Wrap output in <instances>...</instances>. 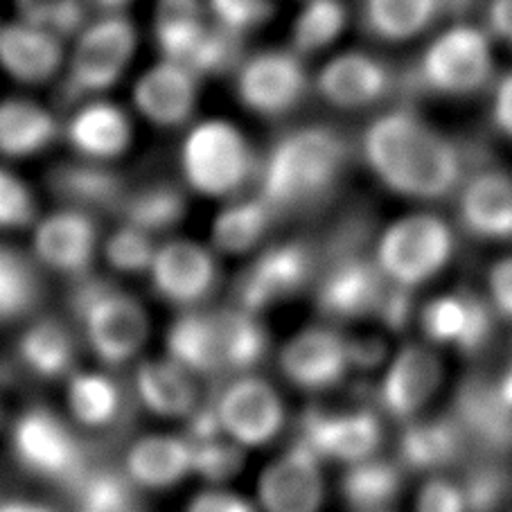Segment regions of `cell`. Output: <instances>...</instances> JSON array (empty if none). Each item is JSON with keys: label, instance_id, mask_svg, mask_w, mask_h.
<instances>
[{"label": "cell", "instance_id": "obj_28", "mask_svg": "<svg viewBox=\"0 0 512 512\" xmlns=\"http://www.w3.org/2000/svg\"><path fill=\"white\" fill-rule=\"evenodd\" d=\"M16 357L30 375L41 379H66L75 373L77 346L70 330L57 319H32L23 330Z\"/></svg>", "mask_w": 512, "mask_h": 512}, {"label": "cell", "instance_id": "obj_12", "mask_svg": "<svg viewBox=\"0 0 512 512\" xmlns=\"http://www.w3.org/2000/svg\"><path fill=\"white\" fill-rule=\"evenodd\" d=\"M147 273L158 296L167 303L192 310L213 294L219 267L208 246L192 240H170L158 244Z\"/></svg>", "mask_w": 512, "mask_h": 512}, {"label": "cell", "instance_id": "obj_39", "mask_svg": "<svg viewBox=\"0 0 512 512\" xmlns=\"http://www.w3.org/2000/svg\"><path fill=\"white\" fill-rule=\"evenodd\" d=\"M443 0H366L364 19L379 39L406 41L436 19Z\"/></svg>", "mask_w": 512, "mask_h": 512}, {"label": "cell", "instance_id": "obj_14", "mask_svg": "<svg viewBox=\"0 0 512 512\" xmlns=\"http://www.w3.org/2000/svg\"><path fill=\"white\" fill-rule=\"evenodd\" d=\"M323 492L321 458L300 440L264 467L258 481V501L264 512H319Z\"/></svg>", "mask_w": 512, "mask_h": 512}, {"label": "cell", "instance_id": "obj_31", "mask_svg": "<svg viewBox=\"0 0 512 512\" xmlns=\"http://www.w3.org/2000/svg\"><path fill=\"white\" fill-rule=\"evenodd\" d=\"M276 217V210L260 194L231 201L226 208L219 210L213 222L210 237H213L215 251L228 255L253 251L269 233Z\"/></svg>", "mask_w": 512, "mask_h": 512}, {"label": "cell", "instance_id": "obj_34", "mask_svg": "<svg viewBox=\"0 0 512 512\" xmlns=\"http://www.w3.org/2000/svg\"><path fill=\"white\" fill-rule=\"evenodd\" d=\"M208 30L201 0H158L154 12V37L165 59L188 64L192 52Z\"/></svg>", "mask_w": 512, "mask_h": 512}, {"label": "cell", "instance_id": "obj_10", "mask_svg": "<svg viewBox=\"0 0 512 512\" xmlns=\"http://www.w3.org/2000/svg\"><path fill=\"white\" fill-rule=\"evenodd\" d=\"M314 269V251L305 242L273 244L242 271L235 285V305L262 314L300 294L312 282Z\"/></svg>", "mask_w": 512, "mask_h": 512}, {"label": "cell", "instance_id": "obj_18", "mask_svg": "<svg viewBox=\"0 0 512 512\" xmlns=\"http://www.w3.org/2000/svg\"><path fill=\"white\" fill-rule=\"evenodd\" d=\"M199 75L174 59H161L138 77L134 104L156 127L185 125L199 102Z\"/></svg>", "mask_w": 512, "mask_h": 512}, {"label": "cell", "instance_id": "obj_19", "mask_svg": "<svg viewBox=\"0 0 512 512\" xmlns=\"http://www.w3.org/2000/svg\"><path fill=\"white\" fill-rule=\"evenodd\" d=\"M440 379H443V366L434 352L409 343L386 368L382 384L377 388V400L388 416L409 420L434 397Z\"/></svg>", "mask_w": 512, "mask_h": 512}, {"label": "cell", "instance_id": "obj_40", "mask_svg": "<svg viewBox=\"0 0 512 512\" xmlns=\"http://www.w3.org/2000/svg\"><path fill=\"white\" fill-rule=\"evenodd\" d=\"M348 12L341 0H305L291 28V50L303 55H314L332 46L346 28Z\"/></svg>", "mask_w": 512, "mask_h": 512}, {"label": "cell", "instance_id": "obj_51", "mask_svg": "<svg viewBox=\"0 0 512 512\" xmlns=\"http://www.w3.org/2000/svg\"><path fill=\"white\" fill-rule=\"evenodd\" d=\"M492 118L501 134L512 138V73L503 77L497 86V91H494Z\"/></svg>", "mask_w": 512, "mask_h": 512}, {"label": "cell", "instance_id": "obj_46", "mask_svg": "<svg viewBox=\"0 0 512 512\" xmlns=\"http://www.w3.org/2000/svg\"><path fill=\"white\" fill-rule=\"evenodd\" d=\"M510 479L501 467L481 465L474 470L463 485L467 510L470 512H492L506 497Z\"/></svg>", "mask_w": 512, "mask_h": 512}, {"label": "cell", "instance_id": "obj_37", "mask_svg": "<svg viewBox=\"0 0 512 512\" xmlns=\"http://www.w3.org/2000/svg\"><path fill=\"white\" fill-rule=\"evenodd\" d=\"M402 488L400 465L368 456L350 463L341 479V492L348 506L357 512H382Z\"/></svg>", "mask_w": 512, "mask_h": 512}, {"label": "cell", "instance_id": "obj_52", "mask_svg": "<svg viewBox=\"0 0 512 512\" xmlns=\"http://www.w3.org/2000/svg\"><path fill=\"white\" fill-rule=\"evenodd\" d=\"M488 23L499 39L512 46V0H490Z\"/></svg>", "mask_w": 512, "mask_h": 512}, {"label": "cell", "instance_id": "obj_26", "mask_svg": "<svg viewBox=\"0 0 512 512\" xmlns=\"http://www.w3.org/2000/svg\"><path fill=\"white\" fill-rule=\"evenodd\" d=\"M197 375L172 357L147 359L136 368L134 388L145 409L161 418L188 420L201 406Z\"/></svg>", "mask_w": 512, "mask_h": 512}, {"label": "cell", "instance_id": "obj_24", "mask_svg": "<svg viewBox=\"0 0 512 512\" xmlns=\"http://www.w3.org/2000/svg\"><path fill=\"white\" fill-rule=\"evenodd\" d=\"M125 474L143 490H167L194 474L192 449L183 434H149L138 438L125 456Z\"/></svg>", "mask_w": 512, "mask_h": 512}, {"label": "cell", "instance_id": "obj_49", "mask_svg": "<svg viewBox=\"0 0 512 512\" xmlns=\"http://www.w3.org/2000/svg\"><path fill=\"white\" fill-rule=\"evenodd\" d=\"M411 291L413 289L393 285V282L388 285L386 294L382 298V305H379V310H377V316L391 330H402L404 325L409 323L411 314H413Z\"/></svg>", "mask_w": 512, "mask_h": 512}, {"label": "cell", "instance_id": "obj_56", "mask_svg": "<svg viewBox=\"0 0 512 512\" xmlns=\"http://www.w3.org/2000/svg\"><path fill=\"white\" fill-rule=\"evenodd\" d=\"M95 3L100 5L104 12H125V7L131 0H95Z\"/></svg>", "mask_w": 512, "mask_h": 512}, {"label": "cell", "instance_id": "obj_45", "mask_svg": "<svg viewBox=\"0 0 512 512\" xmlns=\"http://www.w3.org/2000/svg\"><path fill=\"white\" fill-rule=\"evenodd\" d=\"M206 5L217 25L237 34L260 28L273 14L271 0H206Z\"/></svg>", "mask_w": 512, "mask_h": 512}, {"label": "cell", "instance_id": "obj_44", "mask_svg": "<svg viewBox=\"0 0 512 512\" xmlns=\"http://www.w3.org/2000/svg\"><path fill=\"white\" fill-rule=\"evenodd\" d=\"M37 222V203L28 185L0 167V228H25Z\"/></svg>", "mask_w": 512, "mask_h": 512}, {"label": "cell", "instance_id": "obj_38", "mask_svg": "<svg viewBox=\"0 0 512 512\" xmlns=\"http://www.w3.org/2000/svg\"><path fill=\"white\" fill-rule=\"evenodd\" d=\"M118 213L122 222L134 224L152 235H161L179 226L185 217V197L176 185L154 183L129 190Z\"/></svg>", "mask_w": 512, "mask_h": 512}, {"label": "cell", "instance_id": "obj_23", "mask_svg": "<svg viewBox=\"0 0 512 512\" xmlns=\"http://www.w3.org/2000/svg\"><path fill=\"white\" fill-rule=\"evenodd\" d=\"M388 86V70L364 52H343L330 59L316 77V88L332 107L361 109L377 102Z\"/></svg>", "mask_w": 512, "mask_h": 512}, {"label": "cell", "instance_id": "obj_27", "mask_svg": "<svg viewBox=\"0 0 512 512\" xmlns=\"http://www.w3.org/2000/svg\"><path fill=\"white\" fill-rule=\"evenodd\" d=\"M461 222L483 240H512V179L503 172H481L461 192Z\"/></svg>", "mask_w": 512, "mask_h": 512}, {"label": "cell", "instance_id": "obj_21", "mask_svg": "<svg viewBox=\"0 0 512 512\" xmlns=\"http://www.w3.org/2000/svg\"><path fill=\"white\" fill-rule=\"evenodd\" d=\"M492 305L479 296L456 291L434 300L422 310V330L436 343H447L461 352H476L492 334Z\"/></svg>", "mask_w": 512, "mask_h": 512}, {"label": "cell", "instance_id": "obj_42", "mask_svg": "<svg viewBox=\"0 0 512 512\" xmlns=\"http://www.w3.org/2000/svg\"><path fill=\"white\" fill-rule=\"evenodd\" d=\"M75 492L79 512H140L127 476L88 472Z\"/></svg>", "mask_w": 512, "mask_h": 512}, {"label": "cell", "instance_id": "obj_47", "mask_svg": "<svg viewBox=\"0 0 512 512\" xmlns=\"http://www.w3.org/2000/svg\"><path fill=\"white\" fill-rule=\"evenodd\" d=\"M416 512H470L463 485L449 481L445 476H434L420 488Z\"/></svg>", "mask_w": 512, "mask_h": 512}, {"label": "cell", "instance_id": "obj_17", "mask_svg": "<svg viewBox=\"0 0 512 512\" xmlns=\"http://www.w3.org/2000/svg\"><path fill=\"white\" fill-rule=\"evenodd\" d=\"M298 440L321 458L341 463H357L375 456L382 427L373 411L359 409L348 413L310 411L300 422Z\"/></svg>", "mask_w": 512, "mask_h": 512}, {"label": "cell", "instance_id": "obj_1", "mask_svg": "<svg viewBox=\"0 0 512 512\" xmlns=\"http://www.w3.org/2000/svg\"><path fill=\"white\" fill-rule=\"evenodd\" d=\"M364 158L388 190L413 199H440L463 176L454 143L411 111H388L364 134Z\"/></svg>", "mask_w": 512, "mask_h": 512}, {"label": "cell", "instance_id": "obj_33", "mask_svg": "<svg viewBox=\"0 0 512 512\" xmlns=\"http://www.w3.org/2000/svg\"><path fill=\"white\" fill-rule=\"evenodd\" d=\"M217 314L222 328L226 377L253 373L269 350V332L262 323V314L240 305L222 307Z\"/></svg>", "mask_w": 512, "mask_h": 512}, {"label": "cell", "instance_id": "obj_25", "mask_svg": "<svg viewBox=\"0 0 512 512\" xmlns=\"http://www.w3.org/2000/svg\"><path fill=\"white\" fill-rule=\"evenodd\" d=\"M66 136L82 158L109 163L127 152L134 131L127 113L118 104L88 100L68 120Z\"/></svg>", "mask_w": 512, "mask_h": 512}, {"label": "cell", "instance_id": "obj_54", "mask_svg": "<svg viewBox=\"0 0 512 512\" xmlns=\"http://www.w3.org/2000/svg\"><path fill=\"white\" fill-rule=\"evenodd\" d=\"M0 512H57L46 503L30 501V499H7L0 501Z\"/></svg>", "mask_w": 512, "mask_h": 512}, {"label": "cell", "instance_id": "obj_30", "mask_svg": "<svg viewBox=\"0 0 512 512\" xmlns=\"http://www.w3.org/2000/svg\"><path fill=\"white\" fill-rule=\"evenodd\" d=\"M59 125L39 102L10 97L0 102V154L28 158L55 143Z\"/></svg>", "mask_w": 512, "mask_h": 512}, {"label": "cell", "instance_id": "obj_4", "mask_svg": "<svg viewBox=\"0 0 512 512\" xmlns=\"http://www.w3.org/2000/svg\"><path fill=\"white\" fill-rule=\"evenodd\" d=\"M181 170L190 190L203 197H235L246 188L260 165L249 140L226 120H201L181 147Z\"/></svg>", "mask_w": 512, "mask_h": 512}, {"label": "cell", "instance_id": "obj_57", "mask_svg": "<svg viewBox=\"0 0 512 512\" xmlns=\"http://www.w3.org/2000/svg\"><path fill=\"white\" fill-rule=\"evenodd\" d=\"M382 512H384V510H382Z\"/></svg>", "mask_w": 512, "mask_h": 512}, {"label": "cell", "instance_id": "obj_29", "mask_svg": "<svg viewBox=\"0 0 512 512\" xmlns=\"http://www.w3.org/2000/svg\"><path fill=\"white\" fill-rule=\"evenodd\" d=\"M52 183L70 206L86 210V213H107L120 210L129 188L120 174L109 170L107 163L88 161L64 165L52 174Z\"/></svg>", "mask_w": 512, "mask_h": 512}, {"label": "cell", "instance_id": "obj_22", "mask_svg": "<svg viewBox=\"0 0 512 512\" xmlns=\"http://www.w3.org/2000/svg\"><path fill=\"white\" fill-rule=\"evenodd\" d=\"M167 357L199 379L226 377L217 310H185L167 330Z\"/></svg>", "mask_w": 512, "mask_h": 512}, {"label": "cell", "instance_id": "obj_7", "mask_svg": "<svg viewBox=\"0 0 512 512\" xmlns=\"http://www.w3.org/2000/svg\"><path fill=\"white\" fill-rule=\"evenodd\" d=\"M138 34L122 12H107L77 32L68 57V91L75 97H95L125 75L136 52Z\"/></svg>", "mask_w": 512, "mask_h": 512}, {"label": "cell", "instance_id": "obj_36", "mask_svg": "<svg viewBox=\"0 0 512 512\" xmlns=\"http://www.w3.org/2000/svg\"><path fill=\"white\" fill-rule=\"evenodd\" d=\"M68 411L79 425L104 429L118 418L122 393L116 379L95 370H75L66 377Z\"/></svg>", "mask_w": 512, "mask_h": 512}, {"label": "cell", "instance_id": "obj_8", "mask_svg": "<svg viewBox=\"0 0 512 512\" xmlns=\"http://www.w3.org/2000/svg\"><path fill=\"white\" fill-rule=\"evenodd\" d=\"M224 434L244 449L264 447L285 427V404L267 379L233 375L213 402Z\"/></svg>", "mask_w": 512, "mask_h": 512}, {"label": "cell", "instance_id": "obj_20", "mask_svg": "<svg viewBox=\"0 0 512 512\" xmlns=\"http://www.w3.org/2000/svg\"><path fill=\"white\" fill-rule=\"evenodd\" d=\"M64 41L32 21L0 25V68L23 84H43L64 66Z\"/></svg>", "mask_w": 512, "mask_h": 512}, {"label": "cell", "instance_id": "obj_2", "mask_svg": "<svg viewBox=\"0 0 512 512\" xmlns=\"http://www.w3.org/2000/svg\"><path fill=\"white\" fill-rule=\"evenodd\" d=\"M346 143L325 127L296 129L280 138L258 170V194L282 213H296L323 201L346 167Z\"/></svg>", "mask_w": 512, "mask_h": 512}, {"label": "cell", "instance_id": "obj_13", "mask_svg": "<svg viewBox=\"0 0 512 512\" xmlns=\"http://www.w3.org/2000/svg\"><path fill=\"white\" fill-rule=\"evenodd\" d=\"M388 285L375 260L339 255L316 282V305L334 321L377 316Z\"/></svg>", "mask_w": 512, "mask_h": 512}, {"label": "cell", "instance_id": "obj_16", "mask_svg": "<svg viewBox=\"0 0 512 512\" xmlns=\"http://www.w3.org/2000/svg\"><path fill=\"white\" fill-rule=\"evenodd\" d=\"M350 366V341L332 328L298 332L280 352L282 375L303 391L337 386Z\"/></svg>", "mask_w": 512, "mask_h": 512}, {"label": "cell", "instance_id": "obj_43", "mask_svg": "<svg viewBox=\"0 0 512 512\" xmlns=\"http://www.w3.org/2000/svg\"><path fill=\"white\" fill-rule=\"evenodd\" d=\"M156 249V235L122 222V226L107 237L104 255H107L113 269L125 273H147L152 267Z\"/></svg>", "mask_w": 512, "mask_h": 512}, {"label": "cell", "instance_id": "obj_9", "mask_svg": "<svg viewBox=\"0 0 512 512\" xmlns=\"http://www.w3.org/2000/svg\"><path fill=\"white\" fill-rule=\"evenodd\" d=\"M420 73L425 84L445 95L479 91L492 73V48L474 25H454L429 43Z\"/></svg>", "mask_w": 512, "mask_h": 512}, {"label": "cell", "instance_id": "obj_5", "mask_svg": "<svg viewBox=\"0 0 512 512\" xmlns=\"http://www.w3.org/2000/svg\"><path fill=\"white\" fill-rule=\"evenodd\" d=\"M10 443L16 463L37 479L77 490L91 472L82 440L57 413L41 406L16 418Z\"/></svg>", "mask_w": 512, "mask_h": 512}, {"label": "cell", "instance_id": "obj_41", "mask_svg": "<svg viewBox=\"0 0 512 512\" xmlns=\"http://www.w3.org/2000/svg\"><path fill=\"white\" fill-rule=\"evenodd\" d=\"M463 425L490 443H508L512 436V413L499 402L492 384H472L461 395Z\"/></svg>", "mask_w": 512, "mask_h": 512}, {"label": "cell", "instance_id": "obj_3", "mask_svg": "<svg viewBox=\"0 0 512 512\" xmlns=\"http://www.w3.org/2000/svg\"><path fill=\"white\" fill-rule=\"evenodd\" d=\"M88 346L104 364L122 366L143 350L149 319L143 305L100 278L79 276L70 296Z\"/></svg>", "mask_w": 512, "mask_h": 512}, {"label": "cell", "instance_id": "obj_15", "mask_svg": "<svg viewBox=\"0 0 512 512\" xmlns=\"http://www.w3.org/2000/svg\"><path fill=\"white\" fill-rule=\"evenodd\" d=\"M34 258L41 267L79 278L91 269L97 226L86 210L68 206L34 222Z\"/></svg>", "mask_w": 512, "mask_h": 512}, {"label": "cell", "instance_id": "obj_11", "mask_svg": "<svg viewBox=\"0 0 512 512\" xmlns=\"http://www.w3.org/2000/svg\"><path fill=\"white\" fill-rule=\"evenodd\" d=\"M237 97L264 118L285 116L307 91V73L294 50H267L237 66Z\"/></svg>", "mask_w": 512, "mask_h": 512}, {"label": "cell", "instance_id": "obj_48", "mask_svg": "<svg viewBox=\"0 0 512 512\" xmlns=\"http://www.w3.org/2000/svg\"><path fill=\"white\" fill-rule=\"evenodd\" d=\"M185 512H258L253 503L242 497V494L224 490V488H210L199 492L197 497L190 501Z\"/></svg>", "mask_w": 512, "mask_h": 512}, {"label": "cell", "instance_id": "obj_35", "mask_svg": "<svg viewBox=\"0 0 512 512\" xmlns=\"http://www.w3.org/2000/svg\"><path fill=\"white\" fill-rule=\"evenodd\" d=\"M43 298V280L28 255L0 244V325L30 319Z\"/></svg>", "mask_w": 512, "mask_h": 512}, {"label": "cell", "instance_id": "obj_6", "mask_svg": "<svg viewBox=\"0 0 512 512\" xmlns=\"http://www.w3.org/2000/svg\"><path fill=\"white\" fill-rule=\"evenodd\" d=\"M454 253V235L440 217L411 215L379 237L375 262L388 282L416 289L445 269Z\"/></svg>", "mask_w": 512, "mask_h": 512}, {"label": "cell", "instance_id": "obj_55", "mask_svg": "<svg viewBox=\"0 0 512 512\" xmlns=\"http://www.w3.org/2000/svg\"><path fill=\"white\" fill-rule=\"evenodd\" d=\"M492 388H494V393H497L499 402L512 413V364L503 370L501 377L492 384Z\"/></svg>", "mask_w": 512, "mask_h": 512}, {"label": "cell", "instance_id": "obj_53", "mask_svg": "<svg viewBox=\"0 0 512 512\" xmlns=\"http://www.w3.org/2000/svg\"><path fill=\"white\" fill-rule=\"evenodd\" d=\"M384 355L382 343L375 339L350 341V361L352 366H375Z\"/></svg>", "mask_w": 512, "mask_h": 512}, {"label": "cell", "instance_id": "obj_32", "mask_svg": "<svg viewBox=\"0 0 512 512\" xmlns=\"http://www.w3.org/2000/svg\"><path fill=\"white\" fill-rule=\"evenodd\" d=\"M463 447L461 427L452 420L411 422L400 436V463L418 472H434L454 461Z\"/></svg>", "mask_w": 512, "mask_h": 512}, {"label": "cell", "instance_id": "obj_50", "mask_svg": "<svg viewBox=\"0 0 512 512\" xmlns=\"http://www.w3.org/2000/svg\"><path fill=\"white\" fill-rule=\"evenodd\" d=\"M488 291L492 310L512 321V258L494 264L488 276Z\"/></svg>", "mask_w": 512, "mask_h": 512}]
</instances>
